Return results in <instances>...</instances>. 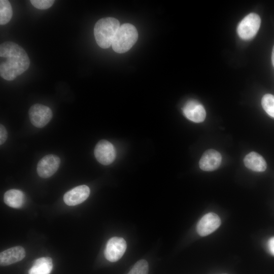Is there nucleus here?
<instances>
[{
  "mask_svg": "<svg viewBox=\"0 0 274 274\" xmlns=\"http://www.w3.org/2000/svg\"><path fill=\"white\" fill-rule=\"evenodd\" d=\"M30 65L29 57L17 44L6 42L0 46V75L5 80L12 81L26 71Z\"/></svg>",
  "mask_w": 274,
  "mask_h": 274,
  "instance_id": "obj_1",
  "label": "nucleus"
},
{
  "mask_svg": "<svg viewBox=\"0 0 274 274\" xmlns=\"http://www.w3.org/2000/svg\"><path fill=\"white\" fill-rule=\"evenodd\" d=\"M120 22L113 17L103 18L98 20L94 27V35L97 45L101 48H109L120 27Z\"/></svg>",
  "mask_w": 274,
  "mask_h": 274,
  "instance_id": "obj_2",
  "label": "nucleus"
},
{
  "mask_svg": "<svg viewBox=\"0 0 274 274\" xmlns=\"http://www.w3.org/2000/svg\"><path fill=\"white\" fill-rule=\"evenodd\" d=\"M138 38V31L134 25L130 23L123 24L114 38L112 48L118 53H125L135 44Z\"/></svg>",
  "mask_w": 274,
  "mask_h": 274,
  "instance_id": "obj_3",
  "label": "nucleus"
},
{
  "mask_svg": "<svg viewBox=\"0 0 274 274\" xmlns=\"http://www.w3.org/2000/svg\"><path fill=\"white\" fill-rule=\"evenodd\" d=\"M261 24V19L258 15L252 13L245 17L238 23L237 32L243 40L253 38L258 32Z\"/></svg>",
  "mask_w": 274,
  "mask_h": 274,
  "instance_id": "obj_4",
  "label": "nucleus"
},
{
  "mask_svg": "<svg viewBox=\"0 0 274 274\" xmlns=\"http://www.w3.org/2000/svg\"><path fill=\"white\" fill-rule=\"evenodd\" d=\"M29 120L36 127L42 128L46 125L52 117V112L50 108L37 104L32 105L28 111Z\"/></svg>",
  "mask_w": 274,
  "mask_h": 274,
  "instance_id": "obj_5",
  "label": "nucleus"
},
{
  "mask_svg": "<svg viewBox=\"0 0 274 274\" xmlns=\"http://www.w3.org/2000/svg\"><path fill=\"white\" fill-rule=\"evenodd\" d=\"M94 153L97 160L100 163L105 165L112 163L116 156V151L114 146L106 140H101L96 144Z\"/></svg>",
  "mask_w": 274,
  "mask_h": 274,
  "instance_id": "obj_6",
  "label": "nucleus"
},
{
  "mask_svg": "<svg viewBox=\"0 0 274 274\" xmlns=\"http://www.w3.org/2000/svg\"><path fill=\"white\" fill-rule=\"evenodd\" d=\"M126 243L124 239L120 237H113L107 242L104 254L106 258L110 262L119 260L126 249Z\"/></svg>",
  "mask_w": 274,
  "mask_h": 274,
  "instance_id": "obj_7",
  "label": "nucleus"
},
{
  "mask_svg": "<svg viewBox=\"0 0 274 274\" xmlns=\"http://www.w3.org/2000/svg\"><path fill=\"white\" fill-rule=\"evenodd\" d=\"M60 159L58 156L49 154L43 157L37 165L38 175L43 178H48L54 175L59 167Z\"/></svg>",
  "mask_w": 274,
  "mask_h": 274,
  "instance_id": "obj_8",
  "label": "nucleus"
},
{
  "mask_svg": "<svg viewBox=\"0 0 274 274\" xmlns=\"http://www.w3.org/2000/svg\"><path fill=\"white\" fill-rule=\"evenodd\" d=\"M221 224L220 217L214 213L204 215L198 221L196 230L198 234L204 236L216 230Z\"/></svg>",
  "mask_w": 274,
  "mask_h": 274,
  "instance_id": "obj_9",
  "label": "nucleus"
},
{
  "mask_svg": "<svg viewBox=\"0 0 274 274\" xmlns=\"http://www.w3.org/2000/svg\"><path fill=\"white\" fill-rule=\"evenodd\" d=\"M184 116L189 120L195 123L203 122L206 117L203 106L195 100H189L182 109Z\"/></svg>",
  "mask_w": 274,
  "mask_h": 274,
  "instance_id": "obj_10",
  "label": "nucleus"
},
{
  "mask_svg": "<svg viewBox=\"0 0 274 274\" xmlns=\"http://www.w3.org/2000/svg\"><path fill=\"white\" fill-rule=\"evenodd\" d=\"M90 192L87 186L80 185L66 192L63 196V201L68 206H76L84 201L88 197Z\"/></svg>",
  "mask_w": 274,
  "mask_h": 274,
  "instance_id": "obj_11",
  "label": "nucleus"
},
{
  "mask_svg": "<svg viewBox=\"0 0 274 274\" xmlns=\"http://www.w3.org/2000/svg\"><path fill=\"white\" fill-rule=\"evenodd\" d=\"M221 161L222 156L219 152L214 149H209L202 155L199 166L203 170L213 171L219 167Z\"/></svg>",
  "mask_w": 274,
  "mask_h": 274,
  "instance_id": "obj_12",
  "label": "nucleus"
},
{
  "mask_svg": "<svg viewBox=\"0 0 274 274\" xmlns=\"http://www.w3.org/2000/svg\"><path fill=\"white\" fill-rule=\"evenodd\" d=\"M25 256V250L21 246L9 248L1 252V265L7 266L15 263L22 260Z\"/></svg>",
  "mask_w": 274,
  "mask_h": 274,
  "instance_id": "obj_13",
  "label": "nucleus"
},
{
  "mask_svg": "<svg viewBox=\"0 0 274 274\" xmlns=\"http://www.w3.org/2000/svg\"><path fill=\"white\" fill-rule=\"evenodd\" d=\"M244 162L247 168L255 172H264L267 167L264 159L255 152L248 154L244 159Z\"/></svg>",
  "mask_w": 274,
  "mask_h": 274,
  "instance_id": "obj_14",
  "label": "nucleus"
},
{
  "mask_svg": "<svg viewBox=\"0 0 274 274\" xmlns=\"http://www.w3.org/2000/svg\"><path fill=\"white\" fill-rule=\"evenodd\" d=\"M4 200L7 206L18 209L23 206L25 201V196L19 190L11 189L5 192Z\"/></svg>",
  "mask_w": 274,
  "mask_h": 274,
  "instance_id": "obj_15",
  "label": "nucleus"
},
{
  "mask_svg": "<svg viewBox=\"0 0 274 274\" xmlns=\"http://www.w3.org/2000/svg\"><path fill=\"white\" fill-rule=\"evenodd\" d=\"M53 268L52 259L41 257L36 260L29 269V274H50Z\"/></svg>",
  "mask_w": 274,
  "mask_h": 274,
  "instance_id": "obj_16",
  "label": "nucleus"
},
{
  "mask_svg": "<svg viewBox=\"0 0 274 274\" xmlns=\"http://www.w3.org/2000/svg\"><path fill=\"white\" fill-rule=\"evenodd\" d=\"M13 15V10L10 3L8 0L0 1V24L8 23Z\"/></svg>",
  "mask_w": 274,
  "mask_h": 274,
  "instance_id": "obj_17",
  "label": "nucleus"
},
{
  "mask_svg": "<svg viewBox=\"0 0 274 274\" xmlns=\"http://www.w3.org/2000/svg\"><path fill=\"white\" fill-rule=\"evenodd\" d=\"M261 105L266 113L274 118V95L271 94H265L262 98Z\"/></svg>",
  "mask_w": 274,
  "mask_h": 274,
  "instance_id": "obj_18",
  "label": "nucleus"
},
{
  "mask_svg": "<svg viewBox=\"0 0 274 274\" xmlns=\"http://www.w3.org/2000/svg\"><path fill=\"white\" fill-rule=\"evenodd\" d=\"M148 262L142 259L136 262L127 274H148Z\"/></svg>",
  "mask_w": 274,
  "mask_h": 274,
  "instance_id": "obj_19",
  "label": "nucleus"
},
{
  "mask_svg": "<svg viewBox=\"0 0 274 274\" xmlns=\"http://www.w3.org/2000/svg\"><path fill=\"white\" fill-rule=\"evenodd\" d=\"M53 0H31L30 3L33 7L40 9L45 10L50 8L54 4Z\"/></svg>",
  "mask_w": 274,
  "mask_h": 274,
  "instance_id": "obj_20",
  "label": "nucleus"
},
{
  "mask_svg": "<svg viewBox=\"0 0 274 274\" xmlns=\"http://www.w3.org/2000/svg\"><path fill=\"white\" fill-rule=\"evenodd\" d=\"M7 131L6 128L2 124L0 125V144H3L7 139Z\"/></svg>",
  "mask_w": 274,
  "mask_h": 274,
  "instance_id": "obj_21",
  "label": "nucleus"
},
{
  "mask_svg": "<svg viewBox=\"0 0 274 274\" xmlns=\"http://www.w3.org/2000/svg\"><path fill=\"white\" fill-rule=\"evenodd\" d=\"M268 248L271 254L274 255V236L271 237L268 241Z\"/></svg>",
  "mask_w": 274,
  "mask_h": 274,
  "instance_id": "obj_22",
  "label": "nucleus"
},
{
  "mask_svg": "<svg viewBox=\"0 0 274 274\" xmlns=\"http://www.w3.org/2000/svg\"><path fill=\"white\" fill-rule=\"evenodd\" d=\"M271 61H272V65L274 67V46L273 47V48H272V54H271Z\"/></svg>",
  "mask_w": 274,
  "mask_h": 274,
  "instance_id": "obj_23",
  "label": "nucleus"
},
{
  "mask_svg": "<svg viewBox=\"0 0 274 274\" xmlns=\"http://www.w3.org/2000/svg\"><path fill=\"white\" fill-rule=\"evenodd\" d=\"M221 274H227V273H221Z\"/></svg>",
  "mask_w": 274,
  "mask_h": 274,
  "instance_id": "obj_24",
  "label": "nucleus"
}]
</instances>
